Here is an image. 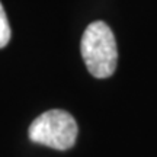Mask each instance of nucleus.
<instances>
[{
	"mask_svg": "<svg viewBox=\"0 0 157 157\" xmlns=\"http://www.w3.org/2000/svg\"><path fill=\"white\" fill-rule=\"evenodd\" d=\"M82 57L93 77L106 78L115 73L118 63L117 41L105 22H92L80 42Z\"/></svg>",
	"mask_w": 157,
	"mask_h": 157,
	"instance_id": "nucleus-1",
	"label": "nucleus"
},
{
	"mask_svg": "<svg viewBox=\"0 0 157 157\" xmlns=\"http://www.w3.org/2000/svg\"><path fill=\"white\" fill-rule=\"evenodd\" d=\"M78 127L71 115L63 109H51L35 118L29 127V138L56 150H68L77 140Z\"/></svg>",
	"mask_w": 157,
	"mask_h": 157,
	"instance_id": "nucleus-2",
	"label": "nucleus"
},
{
	"mask_svg": "<svg viewBox=\"0 0 157 157\" xmlns=\"http://www.w3.org/2000/svg\"><path fill=\"white\" fill-rule=\"evenodd\" d=\"M10 41V26L6 16V12L0 3V48H3Z\"/></svg>",
	"mask_w": 157,
	"mask_h": 157,
	"instance_id": "nucleus-3",
	"label": "nucleus"
}]
</instances>
